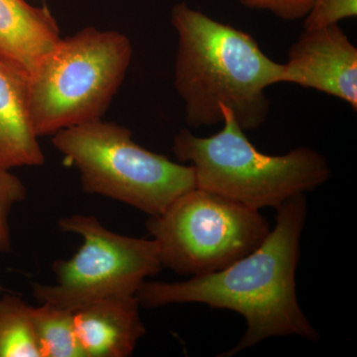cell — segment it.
<instances>
[{
  "label": "cell",
  "mask_w": 357,
  "mask_h": 357,
  "mask_svg": "<svg viewBox=\"0 0 357 357\" xmlns=\"http://www.w3.org/2000/svg\"><path fill=\"white\" fill-rule=\"evenodd\" d=\"M304 195L277 208L276 225L252 252L213 273L181 282H147L136 298L153 309L199 303L241 314L246 331L241 342L220 356H236L270 337L298 335L319 340V333L301 309L296 289L300 241L306 223Z\"/></svg>",
  "instance_id": "6da1fadb"
},
{
  "label": "cell",
  "mask_w": 357,
  "mask_h": 357,
  "mask_svg": "<svg viewBox=\"0 0 357 357\" xmlns=\"http://www.w3.org/2000/svg\"><path fill=\"white\" fill-rule=\"evenodd\" d=\"M171 22L178 36L174 86L188 126L222 123L225 105L244 131L261 128L270 109L266 89L279 84L282 64L265 55L248 33L185 2L173 7Z\"/></svg>",
  "instance_id": "7a4b0ae2"
},
{
  "label": "cell",
  "mask_w": 357,
  "mask_h": 357,
  "mask_svg": "<svg viewBox=\"0 0 357 357\" xmlns=\"http://www.w3.org/2000/svg\"><path fill=\"white\" fill-rule=\"evenodd\" d=\"M222 112L220 132L199 137L183 129L174 138V154L180 163L192 167L196 187L253 210H277L331 178L330 165L319 152L302 146L284 155L262 153L248 140L231 110L222 105Z\"/></svg>",
  "instance_id": "3957f363"
},
{
  "label": "cell",
  "mask_w": 357,
  "mask_h": 357,
  "mask_svg": "<svg viewBox=\"0 0 357 357\" xmlns=\"http://www.w3.org/2000/svg\"><path fill=\"white\" fill-rule=\"evenodd\" d=\"M123 33L86 27L59 40L29 75V107L38 137L100 121L132 60Z\"/></svg>",
  "instance_id": "277c9868"
},
{
  "label": "cell",
  "mask_w": 357,
  "mask_h": 357,
  "mask_svg": "<svg viewBox=\"0 0 357 357\" xmlns=\"http://www.w3.org/2000/svg\"><path fill=\"white\" fill-rule=\"evenodd\" d=\"M53 144L79 173L82 188L128 204L150 217L161 215L196 187L191 165L145 149L115 122L95 121L63 129Z\"/></svg>",
  "instance_id": "5b68a950"
},
{
  "label": "cell",
  "mask_w": 357,
  "mask_h": 357,
  "mask_svg": "<svg viewBox=\"0 0 357 357\" xmlns=\"http://www.w3.org/2000/svg\"><path fill=\"white\" fill-rule=\"evenodd\" d=\"M146 227L162 267L191 277L229 266L257 248L271 230L259 211L198 187L150 217Z\"/></svg>",
  "instance_id": "8992f818"
},
{
  "label": "cell",
  "mask_w": 357,
  "mask_h": 357,
  "mask_svg": "<svg viewBox=\"0 0 357 357\" xmlns=\"http://www.w3.org/2000/svg\"><path fill=\"white\" fill-rule=\"evenodd\" d=\"M59 227L83 237L84 243L70 259L54 263L55 284H33L40 304L75 311L105 298L136 296L148 277L163 268L153 239L115 234L91 215L62 218Z\"/></svg>",
  "instance_id": "52a82bcc"
},
{
  "label": "cell",
  "mask_w": 357,
  "mask_h": 357,
  "mask_svg": "<svg viewBox=\"0 0 357 357\" xmlns=\"http://www.w3.org/2000/svg\"><path fill=\"white\" fill-rule=\"evenodd\" d=\"M280 83L316 89L356 110V47L338 24L304 29L282 64Z\"/></svg>",
  "instance_id": "ba28073f"
},
{
  "label": "cell",
  "mask_w": 357,
  "mask_h": 357,
  "mask_svg": "<svg viewBox=\"0 0 357 357\" xmlns=\"http://www.w3.org/2000/svg\"><path fill=\"white\" fill-rule=\"evenodd\" d=\"M136 296L105 298L74 312L75 328L84 357H128L146 335Z\"/></svg>",
  "instance_id": "9c48e42d"
},
{
  "label": "cell",
  "mask_w": 357,
  "mask_h": 357,
  "mask_svg": "<svg viewBox=\"0 0 357 357\" xmlns=\"http://www.w3.org/2000/svg\"><path fill=\"white\" fill-rule=\"evenodd\" d=\"M38 138L30 114L29 75L0 56V167L43 165Z\"/></svg>",
  "instance_id": "30bf717a"
},
{
  "label": "cell",
  "mask_w": 357,
  "mask_h": 357,
  "mask_svg": "<svg viewBox=\"0 0 357 357\" xmlns=\"http://www.w3.org/2000/svg\"><path fill=\"white\" fill-rule=\"evenodd\" d=\"M61 39L53 14L26 0H0V56L24 70L36 69Z\"/></svg>",
  "instance_id": "8fae6325"
},
{
  "label": "cell",
  "mask_w": 357,
  "mask_h": 357,
  "mask_svg": "<svg viewBox=\"0 0 357 357\" xmlns=\"http://www.w3.org/2000/svg\"><path fill=\"white\" fill-rule=\"evenodd\" d=\"M31 323L40 357H84L70 310L42 303L31 307Z\"/></svg>",
  "instance_id": "7c38bea8"
},
{
  "label": "cell",
  "mask_w": 357,
  "mask_h": 357,
  "mask_svg": "<svg viewBox=\"0 0 357 357\" xmlns=\"http://www.w3.org/2000/svg\"><path fill=\"white\" fill-rule=\"evenodd\" d=\"M0 357H40L31 306L16 296L0 297Z\"/></svg>",
  "instance_id": "4fadbf2b"
},
{
  "label": "cell",
  "mask_w": 357,
  "mask_h": 357,
  "mask_svg": "<svg viewBox=\"0 0 357 357\" xmlns=\"http://www.w3.org/2000/svg\"><path fill=\"white\" fill-rule=\"evenodd\" d=\"M27 189L17 176L0 167V252L11 248L9 215L16 204L24 201Z\"/></svg>",
  "instance_id": "5bb4252c"
},
{
  "label": "cell",
  "mask_w": 357,
  "mask_h": 357,
  "mask_svg": "<svg viewBox=\"0 0 357 357\" xmlns=\"http://www.w3.org/2000/svg\"><path fill=\"white\" fill-rule=\"evenodd\" d=\"M356 15L357 0H312L311 8L304 17V29L338 24L340 20Z\"/></svg>",
  "instance_id": "9a60e30c"
},
{
  "label": "cell",
  "mask_w": 357,
  "mask_h": 357,
  "mask_svg": "<svg viewBox=\"0 0 357 357\" xmlns=\"http://www.w3.org/2000/svg\"><path fill=\"white\" fill-rule=\"evenodd\" d=\"M312 0H239L243 6L271 13L283 20H302L311 8Z\"/></svg>",
  "instance_id": "2e32d148"
},
{
  "label": "cell",
  "mask_w": 357,
  "mask_h": 357,
  "mask_svg": "<svg viewBox=\"0 0 357 357\" xmlns=\"http://www.w3.org/2000/svg\"><path fill=\"white\" fill-rule=\"evenodd\" d=\"M1 291H2V288H1V286H0V293H1Z\"/></svg>",
  "instance_id": "e0dca14e"
}]
</instances>
